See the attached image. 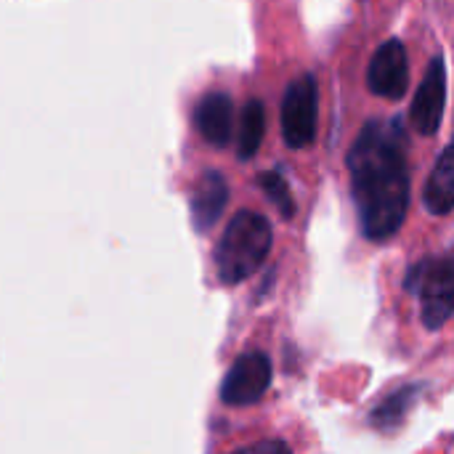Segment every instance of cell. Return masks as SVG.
Masks as SVG:
<instances>
[{
	"mask_svg": "<svg viewBox=\"0 0 454 454\" xmlns=\"http://www.w3.org/2000/svg\"><path fill=\"white\" fill-rule=\"evenodd\" d=\"M346 162L362 234L372 242L391 239L410 210V162L402 120H370L348 149Z\"/></svg>",
	"mask_w": 454,
	"mask_h": 454,
	"instance_id": "obj_1",
	"label": "cell"
},
{
	"mask_svg": "<svg viewBox=\"0 0 454 454\" xmlns=\"http://www.w3.org/2000/svg\"><path fill=\"white\" fill-rule=\"evenodd\" d=\"M271 221L255 210H239L215 247V271L223 285H239L253 277L271 253Z\"/></svg>",
	"mask_w": 454,
	"mask_h": 454,
	"instance_id": "obj_2",
	"label": "cell"
},
{
	"mask_svg": "<svg viewBox=\"0 0 454 454\" xmlns=\"http://www.w3.org/2000/svg\"><path fill=\"white\" fill-rule=\"evenodd\" d=\"M404 285L420 298L423 327H444L454 317V247L412 266Z\"/></svg>",
	"mask_w": 454,
	"mask_h": 454,
	"instance_id": "obj_3",
	"label": "cell"
},
{
	"mask_svg": "<svg viewBox=\"0 0 454 454\" xmlns=\"http://www.w3.org/2000/svg\"><path fill=\"white\" fill-rule=\"evenodd\" d=\"M317 80L314 74H298L282 98V136L290 149H306L317 138Z\"/></svg>",
	"mask_w": 454,
	"mask_h": 454,
	"instance_id": "obj_4",
	"label": "cell"
},
{
	"mask_svg": "<svg viewBox=\"0 0 454 454\" xmlns=\"http://www.w3.org/2000/svg\"><path fill=\"white\" fill-rule=\"evenodd\" d=\"M274 378L271 359L263 351H247L234 359L223 383H221V402L229 407H250L263 399Z\"/></svg>",
	"mask_w": 454,
	"mask_h": 454,
	"instance_id": "obj_5",
	"label": "cell"
},
{
	"mask_svg": "<svg viewBox=\"0 0 454 454\" xmlns=\"http://www.w3.org/2000/svg\"><path fill=\"white\" fill-rule=\"evenodd\" d=\"M367 85L380 98L388 101L404 98L410 88V59L402 40H388L375 51L367 67Z\"/></svg>",
	"mask_w": 454,
	"mask_h": 454,
	"instance_id": "obj_6",
	"label": "cell"
},
{
	"mask_svg": "<svg viewBox=\"0 0 454 454\" xmlns=\"http://www.w3.org/2000/svg\"><path fill=\"white\" fill-rule=\"evenodd\" d=\"M444 104H447V64L444 56H434L410 109L412 128L423 136H434L442 125Z\"/></svg>",
	"mask_w": 454,
	"mask_h": 454,
	"instance_id": "obj_7",
	"label": "cell"
},
{
	"mask_svg": "<svg viewBox=\"0 0 454 454\" xmlns=\"http://www.w3.org/2000/svg\"><path fill=\"white\" fill-rule=\"evenodd\" d=\"M194 125L210 146H229L234 136V104L223 90H213L194 106Z\"/></svg>",
	"mask_w": 454,
	"mask_h": 454,
	"instance_id": "obj_8",
	"label": "cell"
},
{
	"mask_svg": "<svg viewBox=\"0 0 454 454\" xmlns=\"http://www.w3.org/2000/svg\"><path fill=\"white\" fill-rule=\"evenodd\" d=\"M229 202V184L218 170H205L192 189V221L197 231H207Z\"/></svg>",
	"mask_w": 454,
	"mask_h": 454,
	"instance_id": "obj_9",
	"label": "cell"
},
{
	"mask_svg": "<svg viewBox=\"0 0 454 454\" xmlns=\"http://www.w3.org/2000/svg\"><path fill=\"white\" fill-rule=\"evenodd\" d=\"M423 202L431 215H450L454 210V138L431 170Z\"/></svg>",
	"mask_w": 454,
	"mask_h": 454,
	"instance_id": "obj_10",
	"label": "cell"
},
{
	"mask_svg": "<svg viewBox=\"0 0 454 454\" xmlns=\"http://www.w3.org/2000/svg\"><path fill=\"white\" fill-rule=\"evenodd\" d=\"M263 133H266V109H263V101L250 98L242 106L239 128H237V154H239V160H250V157L258 154V149L263 144Z\"/></svg>",
	"mask_w": 454,
	"mask_h": 454,
	"instance_id": "obj_11",
	"label": "cell"
},
{
	"mask_svg": "<svg viewBox=\"0 0 454 454\" xmlns=\"http://www.w3.org/2000/svg\"><path fill=\"white\" fill-rule=\"evenodd\" d=\"M420 388H423V386L412 383V386H404V388L394 391L391 396H386V399L372 410V418H370L372 426H375V428H383V431L396 428V426L407 418V412L415 407V402L420 399Z\"/></svg>",
	"mask_w": 454,
	"mask_h": 454,
	"instance_id": "obj_12",
	"label": "cell"
},
{
	"mask_svg": "<svg viewBox=\"0 0 454 454\" xmlns=\"http://www.w3.org/2000/svg\"><path fill=\"white\" fill-rule=\"evenodd\" d=\"M258 184L266 192V197L277 205V210L282 213V218L290 221L295 215V200H293V192H290L285 176L279 170H269V173H261L258 176Z\"/></svg>",
	"mask_w": 454,
	"mask_h": 454,
	"instance_id": "obj_13",
	"label": "cell"
},
{
	"mask_svg": "<svg viewBox=\"0 0 454 454\" xmlns=\"http://www.w3.org/2000/svg\"><path fill=\"white\" fill-rule=\"evenodd\" d=\"M231 454H293V450L282 439H263V442H255V444L242 447Z\"/></svg>",
	"mask_w": 454,
	"mask_h": 454,
	"instance_id": "obj_14",
	"label": "cell"
}]
</instances>
